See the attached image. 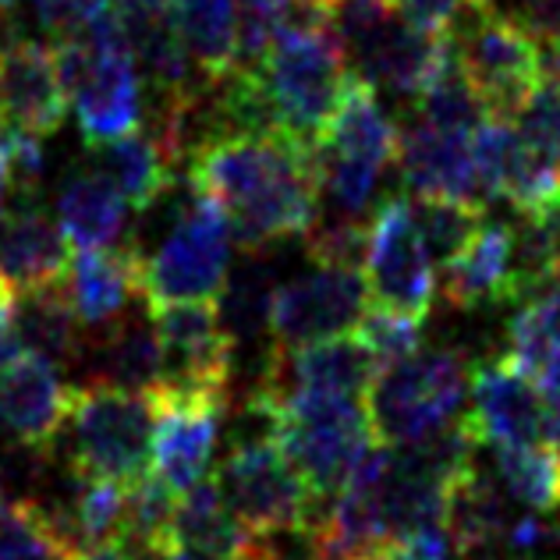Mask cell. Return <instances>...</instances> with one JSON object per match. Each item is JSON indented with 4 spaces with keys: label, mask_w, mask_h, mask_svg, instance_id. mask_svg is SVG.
I'll use <instances>...</instances> for the list:
<instances>
[{
    "label": "cell",
    "mask_w": 560,
    "mask_h": 560,
    "mask_svg": "<svg viewBox=\"0 0 560 560\" xmlns=\"http://www.w3.org/2000/svg\"><path fill=\"white\" fill-rule=\"evenodd\" d=\"M355 560H419L416 553L408 550V542L397 536L390 542H383V547H376L373 553H365V557H355Z\"/></svg>",
    "instance_id": "obj_41"
},
{
    "label": "cell",
    "mask_w": 560,
    "mask_h": 560,
    "mask_svg": "<svg viewBox=\"0 0 560 560\" xmlns=\"http://www.w3.org/2000/svg\"><path fill=\"white\" fill-rule=\"evenodd\" d=\"M411 206H416L425 253H430V259H436L440 267H447V262L476 238V231L482 228V217H486V206H476V202L411 199Z\"/></svg>",
    "instance_id": "obj_33"
},
{
    "label": "cell",
    "mask_w": 560,
    "mask_h": 560,
    "mask_svg": "<svg viewBox=\"0 0 560 560\" xmlns=\"http://www.w3.org/2000/svg\"><path fill=\"white\" fill-rule=\"evenodd\" d=\"M71 270V242L65 228L39 206L22 202L0 217V277L11 291L61 284Z\"/></svg>",
    "instance_id": "obj_18"
},
{
    "label": "cell",
    "mask_w": 560,
    "mask_h": 560,
    "mask_svg": "<svg viewBox=\"0 0 560 560\" xmlns=\"http://www.w3.org/2000/svg\"><path fill=\"white\" fill-rule=\"evenodd\" d=\"M397 164H401L411 199H451L486 206L471 164V131L440 128L419 121L397 136Z\"/></svg>",
    "instance_id": "obj_16"
},
{
    "label": "cell",
    "mask_w": 560,
    "mask_h": 560,
    "mask_svg": "<svg viewBox=\"0 0 560 560\" xmlns=\"http://www.w3.org/2000/svg\"><path fill=\"white\" fill-rule=\"evenodd\" d=\"M394 4L411 25H419L422 33L447 36L462 22L465 0H394Z\"/></svg>",
    "instance_id": "obj_37"
},
{
    "label": "cell",
    "mask_w": 560,
    "mask_h": 560,
    "mask_svg": "<svg viewBox=\"0 0 560 560\" xmlns=\"http://www.w3.org/2000/svg\"><path fill=\"white\" fill-rule=\"evenodd\" d=\"M465 8H471V11H482V8H490V0H465Z\"/></svg>",
    "instance_id": "obj_45"
},
{
    "label": "cell",
    "mask_w": 560,
    "mask_h": 560,
    "mask_svg": "<svg viewBox=\"0 0 560 560\" xmlns=\"http://www.w3.org/2000/svg\"><path fill=\"white\" fill-rule=\"evenodd\" d=\"M370 313V288L362 267H319L273 291L270 334L280 348H302L355 334Z\"/></svg>",
    "instance_id": "obj_11"
},
{
    "label": "cell",
    "mask_w": 560,
    "mask_h": 560,
    "mask_svg": "<svg viewBox=\"0 0 560 560\" xmlns=\"http://www.w3.org/2000/svg\"><path fill=\"white\" fill-rule=\"evenodd\" d=\"M22 355L19 330H14V291L0 288V373Z\"/></svg>",
    "instance_id": "obj_39"
},
{
    "label": "cell",
    "mask_w": 560,
    "mask_h": 560,
    "mask_svg": "<svg viewBox=\"0 0 560 560\" xmlns=\"http://www.w3.org/2000/svg\"><path fill=\"white\" fill-rule=\"evenodd\" d=\"M8 139H11V128H8V121H4V114H0V150L8 145Z\"/></svg>",
    "instance_id": "obj_44"
},
{
    "label": "cell",
    "mask_w": 560,
    "mask_h": 560,
    "mask_svg": "<svg viewBox=\"0 0 560 560\" xmlns=\"http://www.w3.org/2000/svg\"><path fill=\"white\" fill-rule=\"evenodd\" d=\"M416 107H419L422 121L440 125V128H454V131H471L486 117L482 100L468 85L465 71L458 65V54L454 50H451L447 61L433 71V79L419 90Z\"/></svg>",
    "instance_id": "obj_30"
},
{
    "label": "cell",
    "mask_w": 560,
    "mask_h": 560,
    "mask_svg": "<svg viewBox=\"0 0 560 560\" xmlns=\"http://www.w3.org/2000/svg\"><path fill=\"white\" fill-rule=\"evenodd\" d=\"M497 471L504 490L518 504L547 514L560 508V447L533 444V447H497Z\"/></svg>",
    "instance_id": "obj_29"
},
{
    "label": "cell",
    "mask_w": 560,
    "mask_h": 560,
    "mask_svg": "<svg viewBox=\"0 0 560 560\" xmlns=\"http://www.w3.org/2000/svg\"><path fill=\"white\" fill-rule=\"evenodd\" d=\"M273 277L267 267H245L238 277L224 284L217 299V313L231 341H253L262 330H270V305H273Z\"/></svg>",
    "instance_id": "obj_31"
},
{
    "label": "cell",
    "mask_w": 560,
    "mask_h": 560,
    "mask_svg": "<svg viewBox=\"0 0 560 560\" xmlns=\"http://www.w3.org/2000/svg\"><path fill=\"white\" fill-rule=\"evenodd\" d=\"M150 313L160 334V348H164L160 390L206 394L228 401L234 341L220 323L217 302H164L150 305Z\"/></svg>",
    "instance_id": "obj_10"
},
{
    "label": "cell",
    "mask_w": 560,
    "mask_h": 560,
    "mask_svg": "<svg viewBox=\"0 0 560 560\" xmlns=\"http://www.w3.org/2000/svg\"><path fill=\"white\" fill-rule=\"evenodd\" d=\"M188 188L220 206L242 248L305 234L319 213L316 142L280 128H231L188 156Z\"/></svg>",
    "instance_id": "obj_1"
},
{
    "label": "cell",
    "mask_w": 560,
    "mask_h": 560,
    "mask_svg": "<svg viewBox=\"0 0 560 560\" xmlns=\"http://www.w3.org/2000/svg\"><path fill=\"white\" fill-rule=\"evenodd\" d=\"M14 330L25 351L54 365H79L85 355V327L71 305L68 280L14 291Z\"/></svg>",
    "instance_id": "obj_21"
},
{
    "label": "cell",
    "mask_w": 560,
    "mask_h": 560,
    "mask_svg": "<svg viewBox=\"0 0 560 560\" xmlns=\"http://www.w3.org/2000/svg\"><path fill=\"white\" fill-rule=\"evenodd\" d=\"M231 228L220 206L199 191L174 213L153 256L142 253V299L164 302H217L228 280Z\"/></svg>",
    "instance_id": "obj_7"
},
{
    "label": "cell",
    "mask_w": 560,
    "mask_h": 560,
    "mask_svg": "<svg viewBox=\"0 0 560 560\" xmlns=\"http://www.w3.org/2000/svg\"><path fill=\"white\" fill-rule=\"evenodd\" d=\"M39 25L47 28L54 39L82 33L85 25L100 22L103 14H110L114 0H33Z\"/></svg>",
    "instance_id": "obj_36"
},
{
    "label": "cell",
    "mask_w": 560,
    "mask_h": 560,
    "mask_svg": "<svg viewBox=\"0 0 560 560\" xmlns=\"http://www.w3.org/2000/svg\"><path fill=\"white\" fill-rule=\"evenodd\" d=\"M54 65L85 142H107L142 125V90L128 39L110 14L85 25L82 33L54 39Z\"/></svg>",
    "instance_id": "obj_4"
},
{
    "label": "cell",
    "mask_w": 560,
    "mask_h": 560,
    "mask_svg": "<svg viewBox=\"0 0 560 560\" xmlns=\"http://www.w3.org/2000/svg\"><path fill=\"white\" fill-rule=\"evenodd\" d=\"M0 288H8V284H4V277H0Z\"/></svg>",
    "instance_id": "obj_47"
},
{
    "label": "cell",
    "mask_w": 560,
    "mask_h": 560,
    "mask_svg": "<svg viewBox=\"0 0 560 560\" xmlns=\"http://www.w3.org/2000/svg\"><path fill=\"white\" fill-rule=\"evenodd\" d=\"M65 433L71 476L107 479L128 490L153 471L156 397L114 383L71 387Z\"/></svg>",
    "instance_id": "obj_3"
},
{
    "label": "cell",
    "mask_w": 560,
    "mask_h": 560,
    "mask_svg": "<svg viewBox=\"0 0 560 560\" xmlns=\"http://www.w3.org/2000/svg\"><path fill=\"white\" fill-rule=\"evenodd\" d=\"M518 19L536 43H560V0H518V11L511 14Z\"/></svg>",
    "instance_id": "obj_38"
},
{
    "label": "cell",
    "mask_w": 560,
    "mask_h": 560,
    "mask_svg": "<svg viewBox=\"0 0 560 560\" xmlns=\"http://www.w3.org/2000/svg\"><path fill=\"white\" fill-rule=\"evenodd\" d=\"M355 334L362 337V345L373 351L380 370H387V365L416 355V351L422 348V319L387 313V308H373V305H370V313L362 316Z\"/></svg>",
    "instance_id": "obj_35"
},
{
    "label": "cell",
    "mask_w": 560,
    "mask_h": 560,
    "mask_svg": "<svg viewBox=\"0 0 560 560\" xmlns=\"http://www.w3.org/2000/svg\"><path fill=\"white\" fill-rule=\"evenodd\" d=\"M504 359L536 383L560 380V277L518 302Z\"/></svg>",
    "instance_id": "obj_25"
},
{
    "label": "cell",
    "mask_w": 560,
    "mask_h": 560,
    "mask_svg": "<svg viewBox=\"0 0 560 560\" xmlns=\"http://www.w3.org/2000/svg\"><path fill=\"white\" fill-rule=\"evenodd\" d=\"M156 397V433H153V476L174 493L191 490L210 476L213 447L220 433V411L228 401L206 394L153 390Z\"/></svg>",
    "instance_id": "obj_13"
},
{
    "label": "cell",
    "mask_w": 560,
    "mask_h": 560,
    "mask_svg": "<svg viewBox=\"0 0 560 560\" xmlns=\"http://www.w3.org/2000/svg\"><path fill=\"white\" fill-rule=\"evenodd\" d=\"M14 39H22V36H19V22H14L11 8H0V50L11 47Z\"/></svg>",
    "instance_id": "obj_42"
},
{
    "label": "cell",
    "mask_w": 560,
    "mask_h": 560,
    "mask_svg": "<svg viewBox=\"0 0 560 560\" xmlns=\"http://www.w3.org/2000/svg\"><path fill=\"white\" fill-rule=\"evenodd\" d=\"M93 383H114V387L150 394L160 390V383H164V348H160V334L145 299L96 330Z\"/></svg>",
    "instance_id": "obj_20"
},
{
    "label": "cell",
    "mask_w": 560,
    "mask_h": 560,
    "mask_svg": "<svg viewBox=\"0 0 560 560\" xmlns=\"http://www.w3.org/2000/svg\"><path fill=\"white\" fill-rule=\"evenodd\" d=\"M0 114L11 131L47 139L65 125L68 93L54 50L36 39H14L0 50Z\"/></svg>",
    "instance_id": "obj_17"
},
{
    "label": "cell",
    "mask_w": 560,
    "mask_h": 560,
    "mask_svg": "<svg viewBox=\"0 0 560 560\" xmlns=\"http://www.w3.org/2000/svg\"><path fill=\"white\" fill-rule=\"evenodd\" d=\"M125 196L103 174H71L57 196V224L75 248H107L125 234Z\"/></svg>",
    "instance_id": "obj_26"
},
{
    "label": "cell",
    "mask_w": 560,
    "mask_h": 560,
    "mask_svg": "<svg viewBox=\"0 0 560 560\" xmlns=\"http://www.w3.org/2000/svg\"><path fill=\"white\" fill-rule=\"evenodd\" d=\"M380 365L373 351L362 345L359 334H341L330 341L280 348L273 345L256 390L280 394V390H319V394H348L365 397L373 387Z\"/></svg>",
    "instance_id": "obj_14"
},
{
    "label": "cell",
    "mask_w": 560,
    "mask_h": 560,
    "mask_svg": "<svg viewBox=\"0 0 560 560\" xmlns=\"http://www.w3.org/2000/svg\"><path fill=\"white\" fill-rule=\"evenodd\" d=\"M14 4V0H0V8H11Z\"/></svg>",
    "instance_id": "obj_46"
},
{
    "label": "cell",
    "mask_w": 560,
    "mask_h": 560,
    "mask_svg": "<svg viewBox=\"0 0 560 560\" xmlns=\"http://www.w3.org/2000/svg\"><path fill=\"white\" fill-rule=\"evenodd\" d=\"M4 191H8V164H4V156H0V199H4Z\"/></svg>",
    "instance_id": "obj_43"
},
{
    "label": "cell",
    "mask_w": 560,
    "mask_h": 560,
    "mask_svg": "<svg viewBox=\"0 0 560 560\" xmlns=\"http://www.w3.org/2000/svg\"><path fill=\"white\" fill-rule=\"evenodd\" d=\"M174 22L191 68L220 82L238 68V14L234 0H174Z\"/></svg>",
    "instance_id": "obj_27"
},
{
    "label": "cell",
    "mask_w": 560,
    "mask_h": 560,
    "mask_svg": "<svg viewBox=\"0 0 560 560\" xmlns=\"http://www.w3.org/2000/svg\"><path fill=\"white\" fill-rule=\"evenodd\" d=\"M447 533H451V547L465 553H476L482 547H490L497 539H508V500L504 490L497 482H490L482 471L471 465L462 482L454 486V493L447 500Z\"/></svg>",
    "instance_id": "obj_28"
},
{
    "label": "cell",
    "mask_w": 560,
    "mask_h": 560,
    "mask_svg": "<svg viewBox=\"0 0 560 560\" xmlns=\"http://www.w3.org/2000/svg\"><path fill=\"white\" fill-rule=\"evenodd\" d=\"M93 167L139 213L174 191V164L167 160L164 145L156 142V136H142L139 128L107 142H93Z\"/></svg>",
    "instance_id": "obj_24"
},
{
    "label": "cell",
    "mask_w": 560,
    "mask_h": 560,
    "mask_svg": "<svg viewBox=\"0 0 560 560\" xmlns=\"http://www.w3.org/2000/svg\"><path fill=\"white\" fill-rule=\"evenodd\" d=\"M242 68L256 82L270 128L291 131L305 142H319L355 75L327 19L291 28L259 65Z\"/></svg>",
    "instance_id": "obj_2"
},
{
    "label": "cell",
    "mask_w": 560,
    "mask_h": 560,
    "mask_svg": "<svg viewBox=\"0 0 560 560\" xmlns=\"http://www.w3.org/2000/svg\"><path fill=\"white\" fill-rule=\"evenodd\" d=\"M468 425L479 444L493 447H533L553 444L542 411V390L536 380L514 370L508 359L479 362L471 370V411Z\"/></svg>",
    "instance_id": "obj_12"
},
{
    "label": "cell",
    "mask_w": 560,
    "mask_h": 560,
    "mask_svg": "<svg viewBox=\"0 0 560 560\" xmlns=\"http://www.w3.org/2000/svg\"><path fill=\"white\" fill-rule=\"evenodd\" d=\"M539 390H542V411H547L550 440H553V444H560V380L539 383Z\"/></svg>",
    "instance_id": "obj_40"
},
{
    "label": "cell",
    "mask_w": 560,
    "mask_h": 560,
    "mask_svg": "<svg viewBox=\"0 0 560 560\" xmlns=\"http://www.w3.org/2000/svg\"><path fill=\"white\" fill-rule=\"evenodd\" d=\"M213 479L234 518L256 536H305L319 514L316 497L273 436L234 444Z\"/></svg>",
    "instance_id": "obj_6"
},
{
    "label": "cell",
    "mask_w": 560,
    "mask_h": 560,
    "mask_svg": "<svg viewBox=\"0 0 560 560\" xmlns=\"http://www.w3.org/2000/svg\"><path fill=\"white\" fill-rule=\"evenodd\" d=\"M0 560H79V557L57 539L36 500H4L0 504Z\"/></svg>",
    "instance_id": "obj_32"
},
{
    "label": "cell",
    "mask_w": 560,
    "mask_h": 560,
    "mask_svg": "<svg viewBox=\"0 0 560 560\" xmlns=\"http://www.w3.org/2000/svg\"><path fill=\"white\" fill-rule=\"evenodd\" d=\"M71 408V387L57 376V365L22 351L0 373V422L8 425L14 444L36 454H54L61 444Z\"/></svg>",
    "instance_id": "obj_15"
},
{
    "label": "cell",
    "mask_w": 560,
    "mask_h": 560,
    "mask_svg": "<svg viewBox=\"0 0 560 560\" xmlns=\"http://www.w3.org/2000/svg\"><path fill=\"white\" fill-rule=\"evenodd\" d=\"M397 136H401V131H397L390 125V117L380 110L373 85L359 75H351L341 107H337L334 121L327 125V131H323L316 145L330 156L359 160V164L383 171L397 160Z\"/></svg>",
    "instance_id": "obj_23"
},
{
    "label": "cell",
    "mask_w": 560,
    "mask_h": 560,
    "mask_svg": "<svg viewBox=\"0 0 560 560\" xmlns=\"http://www.w3.org/2000/svg\"><path fill=\"white\" fill-rule=\"evenodd\" d=\"M68 294L85 330L107 327L142 302V248L131 242L125 248H79L68 270Z\"/></svg>",
    "instance_id": "obj_19"
},
{
    "label": "cell",
    "mask_w": 560,
    "mask_h": 560,
    "mask_svg": "<svg viewBox=\"0 0 560 560\" xmlns=\"http://www.w3.org/2000/svg\"><path fill=\"white\" fill-rule=\"evenodd\" d=\"M468 362L454 348H419L416 355L380 370L365 390L373 444L408 447L444 430L465 405Z\"/></svg>",
    "instance_id": "obj_5"
},
{
    "label": "cell",
    "mask_w": 560,
    "mask_h": 560,
    "mask_svg": "<svg viewBox=\"0 0 560 560\" xmlns=\"http://www.w3.org/2000/svg\"><path fill=\"white\" fill-rule=\"evenodd\" d=\"M451 36L458 65L468 85L482 100L486 114L511 121L542 79L536 36L518 19L497 14L490 8L471 11V22H458Z\"/></svg>",
    "instance_id": "obj_8"
},
{
    "label": "cell",
    "mask_w": 560,
    "mask_h": 560,
    "mask_svg": "<svg viewBox=\"0 0 560 560\" xmlns=\"http://www.w3.org/2000/svg\"><path fill=\"white\" fill-rule=\"evenodd\" d=\"M511 253L514 228L486 224L458 256L444 267V302L451 308H476L511 299Z\"/></svg>",
    "instance_id": "obj_22"
},
{
    "label": "cell",
    "mask_w": 560,
    "mask_h": 560,
    "mask_svg": "<svg viewBox=\"0 0 560 560\" xmlns=\"http://www.w3.org/2000/svg\"><path fill=\"white\" fill-rule=\"evenodd\" d=\"M362 273L373 308H387V313H401L411 319L430 316L436 277L411 199L390 196L380 202L370 231H365Z\"/></svg>",
    "instance_id": "obj_9"
},
{
    "label": "cell",
    "mask_w": 560,
    "mask_h": 560,
    "mask_svg": "<svg viewBox=\"0 0 560 560\" xmlns=\"http://www.w3.org/2000/svg\"><path fill=\"white\" fill-rule=\"evenodd\" d=\"M511 145H514V128L508 117L486 114L482 121L471 128V164H476V178H479L486 202L504 199Z\"/></svg>",
    "instance_id": "obj_34"
}]
</instances>
